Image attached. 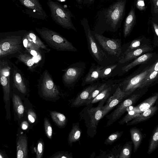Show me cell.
Returning a JSON list of instances; mask_svg holds the SVG:
<instances>
[{
    "mask_svg": "<svg viewBox=\"0 0 158 158\" xmlns=\"http://www.w3.org/2000/svg\"><path fill=\"white\" fill-rule=\"evenodd\" d=\"M127 2V0H117L99 11L93 31L101 35L106 31H117L125 15Z\"/></svg>",
    "mask_w": 158,
    "mask_h": 158,
    "instance_id": "1",
    "label": "cell"
},
{
    "mask_svg": "<svg viewBox=\"0 0 158 158\" xmlns=\"http://www.w3.org/2000/svg\"><path fill=\"white\" fill-rule=\"evenodd\" d=\"M154 62L151 64L149 62L141 64L131 74L124 78L116 80L125 98L139 89L142 81L152 69Z\"/></svg>",
    "mask_w": 158,
    "mask_h": 158,
    "instance_id": "2",
    "label": "cell"
},
{
    "mask_svg": "<svg viewBox=\"0 0 158 158\" xmlns=\"http://www.w3.org/2000/svg\"><path fill=\"white\" fill-rule=\"evenodd\" d=\"M81 23L86 35L89 51L98 64L105 67L117 63L109 58L99 47L92 33L87 19L83 18Z\"/></svg>",
    "mask_w": 158,
    "mask_h": 158,
    "instance_id": "3",
    "label": "cell"
},
{
    "mask_svg": "<svg viewBox=\"0 0 158 158\" xmlns=\"http://www.w3.org/2000/svg\"><path fill=\"white\" fill-rule=\"evenodd\" d=\"M35 29L41 38L52 48L58 51H77L71 43L56 32L45 27L36 28Z\"/></svg>",
    "mask_w": 158,
    "mask_h": 158,
    "instance_id": "4",
    "label": "cell"
},
{
    "mask_svg": "<svg viewBox=\"0 0 158 158\" xmlns=\"http://www.w3.org/2000/svg\"><path fill=\"white\" fill-rule=\"evenodd\" d=\"M47 4L51 18L56 23L65 29H72L77 32L72 20V18L75 17L69 9L58 2L52 0H48Z\"/></svg>",
    "mask_w": 158,
    "mask_h": 158,
    "instance_id": "5",
    "label": "cell"
},
{
    "mask_svg": "<svg viewBox=\"0 0 158 158\" xmlns=\"http://www.w3.org/2000/svg\"><path fill=\"white\" fill-rule=\"evenodd\" d=\"M91 32L100 48L111 59L118 62L122 54L121 39L109 38L92 31Z\"/></svg>",
    "mask_w": 158,
    "mask_h": 158,
    "instance_id": "6",
    "label": "cell"
},
{
    "mask_svg": "<svg viewBox=\"0 0 158 158\" xmlns=\"http://www.w3.org/2000/svg\"><path fill=\"white\" fill-rule=\"evenodd\" d=\"M148 90L147 88L138 89L128 95V98L122 102L110 114L106 116L108 119L106 126H109L119 119L129 107L135 104Z\"/></svg>",
    "mask_w": 158,
    "mask_h": 158,
    "instance_id": "7",
    "label": "cell"
},
{
    "mask_svg": "<svg viewBox=\"0 0 158 158\" xmlns=\"http://www.w3.org/2000/svg\"><path fill=\"white\" fill-rule=\"evenodd\" d=\"M40 89L42 95L47 98H55L60 94L59 89L54 82L49 72L45 70L39 82Z\"/></svg>",
    "mask_w": 158,
    "mask_h": 158,
    "instance_id": "8",
    "label": "cell"
},
{
    "mask_svg": "<svg viewBox=\"0 0 158 158\" xmlns=\"http://www.w3.org/2000/svg\"><path fill=\"white\" fill-rule=\"evenodd\" d=\"M85 63L80 62L70 65L64 71L62 77L64 85L70 86L76 83L84 73Z\"/></svg>",
    "mask_w": 158,
    "mask_h": 158,
    "instance_id": "9",
    "label": "cell"
},
{
    "mask_svg": "<svg viewBox=\"0 0 158 158\" xmlns=\"http://www.w3.org/2000/svg\"><path fill=\"white\" fill-rule=\"evenodd\" d=\"M26 8V13L30 17L40 20L45 19L46 12L39 0H18Z\"/></svg>",
    "mask_w": 158,
    "mask_h": 158,
    "instance_id": "10",
    "label": "cell"
},
{
    "mask_svg": "<svg viewBox=\"0 0 158 158\" xmlns=\"http://www.w3.org/2000/svg\"><path fill=\"white\" fill-rule=\"evenodd\" d=\"M156 56L155 52H152L145 53L133 60L131 62L123 66L119 71L117 75L122 76L135 67L142 64L149 63Z\"/></svg>",
    "mask_w": 158,
    "mask_h": 158,
    "instance_id": "11",
    "label": "cell"
},
{
    "mask_svg": "<svg viewBox=\"0 0 158 158\" xmlns=\"http://www.w3.org/2000/svg\"><path fill=\"white\" fill-rule=\"evenodd\" d=\"M125 98L123 93L118 86L113 94L108 99L107 102L102 108V118L108 112L113 109Z\"/></svg>",
    "mask_w": 158,
    "mask_h": 158,
    "instance_id": "12",
    "label": "cell"
},
{
    "mask_svg": "<svg viewBox=\"0 0 158 158\" xmlns=\"http://www.w3.org/2000/svg\"><path fill=\"white\" fill-rule=\"evenodd\" d=\"M154 48L151 44L146 45L123 56L118 62L123 64L128 63L143 54L147 52H152Z\"/></svg>",
    "mask_w": 158,
    "mask_h": 158,
    "instance_id": "13",
    "label": "cell"
},
{
    "mask_svg": "<svg viewBox=\"0 0 158 158\" xmlns=\"http://www.w3.org/2000/svg\"><path fill=\"white\" fill-rule=\"evenodd\" d=\"M158 59L154 62L152 69L147 76L142 81L139 89L151 87L158 82Z\"/></svg>",
    "mask_w": 158,
    "mask_h": 158,
    "instance_id": "14",
    "label": "cell"
},
{
    "mask_svg": "<svg viewBox=\"0 0 158 158\" xmlns=\"http://www.w3.org/2000/svg\"><path fill=\"white\" fill-rule=\"evenodd\" d=\"M150 44L151 42L150 39L144 35L135 39L125 45H123L122 56L132 50Z\"/></svg>",
    "mask_w": 158,
    "mask_h": 158,
    "instance_id": "15",
    "label": "cell"
},
{
    "mask_svg": "<svg viewBox=\"0 0 158 158\" xmlns=\"http://www.w3.org/2000/svg\"><path fill=\"white\" fill-rule=\"evenodd\" d=\"M104 66L92 63L89 71L82 79L81 86L91 84L96 82L100 78V73L101 69Z\"/></svg>",
    "mask_w": 158,
    "mask_h": 158,
    "instance_id": "16",
    "label": "cell"
},
{
    "mask_svg": "<svg viewBox=\"0 0 158 158\" xmlns=\"http://www.w3.org/2000/svg\"><path fill=\"white\" fill-rule=\"evenodd\" d=\"M104 103L100 102L97 107L87 109V112L90 117L89 127L94 130H96L98 122L102 118V108Z\"/></svg>",
    "mask_w": 158,
    "mask_h": 158,
    "instance_id": "17",
    "label": "cell"
},
{
    "mask_svg": "<svg viewBox=\"0 0 158 158\" xmlns=\"http://www.w3.org/2000/svg\"><path fill=\"white\" fill-rule=\"evenodd\" d=\"M118 84L116 80L105 88L92 100L88 102L86 105L92 104L98 102H105L106 100L111 96L115 91Z\"/></svg>",
    "mask_w": 158,
    "mask_h": 158,
    "instance_id": "18",
    "label": "cell"
},
{
    "mask_svg": "<svg viewBox=\"0 0 158 158\" xmlns=\"http://www.w3.org/2000/svg\"><path fill=\"white\" fill-rule=\"evenodd\" d=\"M101 83L96 82L90 84L84 89L73 101L72 106L78 107L85 104V101L92 91Z\"/></svg>",
    "mask_w": 158,
    "mask_h": 158,
    "instance_id": "19",
    "label": "cell"
},
{
    "mask_svg": "<svg viewBox=\"0 0 158 158\" xmlns=\"http://www.w3.org/2000/svg\"><path fill=\"white\" fill-rule=\"evenodd\" d=\"M136 16L135 8L131 6L124 22L123 33L124 38L128 36L136 23Z\"/></svg>",
    "mask_w": 158,
    "mask_h": 158,
    "instance_id": "20",
    "label": "cell"
},
{
    "mask_svg": "<svg viewBox=\"0 0 158 158\" xmlns=\"http://www.w3.org/2000/svg\"><path fill=\"white\" fill-rule=\"evenodd\" d=\"M123 64L118 62L103 68L100 73V79H108L117 75Z\"/></svg>",
    "mask_w": 158,
    "mask_h": 158,
    "instance_id": "21",
    "label": "cell"
},
{
    "mask_svg": "<svg viewBox=\"0 0 158 158\" xmlns=\"http://www.w3.org/2000/svg\"><path fill=\"white\" fill-rule=\"evenodd\" d=\"M158 109L157 106H152L141 113L139 116L126 123V126L136 124L148 119L156 114Z\"/></svg>",
    "mask_w": 158,
    "mask_h": 158,
    "instance_id": "22",
    "label": "cell"
},
{
    "mask_svg": "<svg viewBox=\"0 0 158 158\" xmlns=\"http://www.w3.org/2000/svg\"><path fill=\"white\" fill-rule=\"evenodd\" d=\"M158 98V93L152 94L150 97L133 108L138 112L141 113L153 106Z\"/></svg>",
    "mask_w": 158,
    "mask_h": 158,
    "instance_id": "23",
    "label": "cell"
},
{
    "mask_svg": "<svg viewBox=\"0 0 158 158\" xmlns=\"http://www.w3.org/2000/svg\"><path fill=\"white\" fill-rule=\"evenodd\" d=\"M27 139L23 135L20 136L17 143V157L26 158L28 156Z\"/></svg>",
    "mask_w": 158,
    "mask_h": 158,
    "instance_id": "24",
    "label": "cell"
},
{
    "mask_svg": "<svg viewBox=\"0 0 158 158\" xmlns=\"http://www.w3.org/2000/svg\"><path fill=\"white\" fill-rule=\"evenodd\" d=\"M131 139L133 144L134 152L138 149L143 139L142 133L138 128L134 127L130 130Z\"/></svg>",
    "mask_w": 158,
    "mask_h": 158,
    "instance_id": "25",
    "label": "cell"
},
{
    "mask_svg": "<svg viewBox=\"0 0 158 158\" xmlns=\"http://www.w3.org/2000/svg\"><path fill=\"white\" fill-rule=\"evenodd\" d=\"M12 102L14 109L18 118L21 119L23 116L24 108L20 97L16 94H13Z\"/></svg>",
    "mask_w": 158,
    "mask_h": 158,
    "instance_id": "26",
    "label": "cell"
},
{
    "mask_svg": "<svg viewBox=\"0 0 158 158\" xmlns=\"http://www.w3.org/2000/svg\"><path fill=\"white\" fill-rule=\"evenodd\" d=\"M29 40L36 46L43 50L45 53L49 52L50 50L41 41L37 35L33 32L30 31L27 35Z\"/></svg>",
    "mask_w": 158,
    "mask_h": 158,
    "instance_id": "27",
    "label": "cell"
},
{
    "mask_svg": "<svg viewBox=\"0 0 158 158\" xmlns=\"http://www.w3.org/2000/svg\"><path fill=\"white\" fill-rule=\"evenodd\" d=\"M158 146V125L154 128L149 140L148 154H151Z\"/></svg>",
    "mask_w": 158,
    "mask_h": 158,
    "instance_id": "28",
    "label": "cell"
},
{
    "mask_svg": "<svg viewBox=\"0 0 158 158\" xmlns=\"http://www.w3.org/2000/svg\"><path fill=\"white\" fill-rule=\"evenodd\" d=\"M78 123L73 124L72 128L69 134L68 142L70 145L73 143L78 141L81 137V131Z\"/></svg>",
    "mask_w": 158,
    "mask_h": 158,
    "instance_id": "29",
    "label": "cell"
},
{
    "mask_svg": "<svg viewBox=\"0 0 158 158\" xmlns=\"http://www.w3.org/2000/svg\"><path fill=\"white\" fill-rule=\"evenodd\" d=\"M114 81L113 80H109L101 84L91 93L85 102L84 105L92 100L105 88L110 85Z\"/></svg>",
    "mask_w": 158,
    "mask_h": 158,
    "instance_id": "30",
    "label": "cell"
},
{
    "mask_svg": "<svg viewBox=\"0 0 158 158\" xmlns=\"http://www.w3.org/2000/svg\"><path fill=\"white\" fill-rule=\"evenodd\" d=\"M50 114L53 121L58 126L62 127L65 125L67 119L64 114L56 111H50Z\"/></svg>",
    "mask_w": 158,
    "mask_h": 158,
    "instance_id": "31",
    "label": "cell"
},
{
    "mask_svg": "<svg viewBox=\"0 0 158 158\" xmlns=\"http://www.w3.org/2000/svg\"><path fill=\"white\" fill-rule=\"evenodd\" d=\"M132 147L131 142L130 141L127 142L122 147L118 158H130L131 154Z\"/></svg>",
    "mask_w": 158,
    "mask_h": 158,
    "instance_id": "32",
    "label": "cell"
},
{
    "mask_svg": "<svg viewBox=\"0 0 158 158\" xmlns=\"http://www.w3.org/2000/svg\"><path fill=\"white\" fill-rule=\"evenodd\" d=\"M140 114L133 108L118 123L119 124L123 125L127 123L139 116Z\"/></svg>",
    "mask_w": 158,
    "mask_h": 158,
    "instance_id": "33",
    "label": "cell"
},
{
    "mask_svg": "<svg viewBox=\"0 0 158 158\" xmlns=\"http://www.w3.org/2000/svg\"><path fill=\"white\" fill-rule=\"evenodd\" d=\"M15 85L18 90L23 94H25L27 91L25 85L23 82L20 74L17 73L14 78Z\"/></svg>",
    "mask_w": 158,
    "mask_h": 158,
    "instance_id": "34",
    "label": "cell"
},
{
    "mask_svg": "<svg viewBox=\"0 0 158 158\" xmlns=\"http://www.w3.org/2000/svg\"><path fill=\"white\" fill-rule=\"evenodd\" d=\"M158 19L153 17L151 21V24L153 32L154 34L153 45L155 47L158 45Z\"/></svg>",
    "mask_w": 158,
    "mask_h": 158,
    "instance_id": "35",
    "label": "cell"
},
{
    "mask_svg": "<svg viewBox=\"0 0 158 158\" xmlns=\"http://www.w3.org/2000/svg\"><path fill=\"white\" fill-rule=\"evenodd\" d=\"M123 132V131H117L112 133L108 136L105 140L104 144H112L121 137Z\"/></svg>",
    "mask_w": 158,
    "mask_h": 158,
    "instance_id": "36",
    "label": "cell"
},
{
    "mask_svg": "<svg viewBox=\"0 0 158 158\" xmlns=\"http://www.w3.org/2000/svg\"><path fill=\"white\" fill-rule=\"evenodd\" d=\"M122 145H117L113 147L107 154L105 158H118L120 151L122 148Z\"/></svg>",
    "mask_w": 158,
    "mask_h": 158,
    "instance_id": "37",
    "label": "cell"
},
{
    "mask_svg": "<svg viewBox=\"0 0 158 158\" xmlns=\"http://www.w3.org/2000/svg\"><path fill=\"white\" fill-rule=\"evenodd\" d=\"M44 125L46 134L50 139H51L52 135V129L48 120L46 118H44Z\"/></svg>",
    "mask_w": 158,
    "mask_h": 158,
    "instance_id": "38",
    "label": "cell"
},
{
    "mask_svg": "<svg viewBox=\"0 0 158 158\" xmlns=\"http://www.w3.org/2000/svg\"><path fill=\"white\" fill-rule=\"evenodd\" d=\"M151 12L153 17L158 19V0H150Z\"/></svg>",
    "mask_w": 158,
    "mask_h": 158,
    "instance_id": "39",
    "label": "cell"
},
{
    "mask_svg": "<svg viewBox=\"0 0 158 158\" xmlns=\"http://www.w3.org/2000/svg\"><path fill=\"white\" fill-rule=\"evenodd\" d=\"M134 8L135 7L140 11H145L146 7L145 6L144 0H134Z\"/></svg>",
    "mask_w": 158,
    "mask_h": 158,
    "instance_id": "40",
    "label": "cell"
},
{
    "mask_svg": "<svg viewBox=\"0 0 158 158\" xmlns=\"http://www.w3.org/2000/svg\"><path fill=\"white\" fill-rule=\"evenodd\" d=\"M10 42L5 41L1 44V48L6 54L10 52L15 47H13Z\"/></svg>",
    "mask_w": 158,
    "mask_h": 158,
    "instance_id": "41",
    "label": "cell"
},
{
    "mask_svg": "<svg viewBox=\"0 0 158 158\" xmlns=\"http://www.w3.org/2000/svg\"><path fill=\"white\" fill-rule=\"evenodd\" d=\"M44 143L42 140L39 141L37 145L36 152V157L41 158L42 157L44 152Z\"/></svg>",
    "mask_w": 158,
    "mask_h": 158,
    "instance_id": "42",
    "label": "cell"
},
{
    "mask_svg": "<svg viewBox=\"0 0 158 158\" xmlns=\"http://www.w3.org/2000/svg\"><path fill=\"white\" fill-rule=\"evenodd\" d=\"M51 158H71L72 155L68 152H59L52 155Z\"/></svg>",
    "mask_w": 158,
    "mask_h": 158,
    "instance_id": "43",
    "label": "cell"
},
{
    "mask_svg": "<svg viewBox=\"0 0 158 158\" xmlns=\"http://www.w3.org/2000/svg\"><path fill=\"white\" fill-rule=\"evenodd\" d=\"M28 118L29 121L33 123L35 121L36 116L35 113L31 109H29L28 111Z\"/></svg>",
    "mask_w": 158,
    "mask_h": 158,
    "instance_id": "44",
    "label": "cell"
},
{
    "mask_svg": "<svg viewBox=\"0 0 158 158\" xmlns=\"http://www.w3.org/2000/svg\"><path fill=\"white\" fill-rule=\"evenodd\" d=\"M25 60L27 65L29 68L31 69V68L33 66L34 67L35 63L32 57L27 56L25 57Z\"/></svg>",
    "mask_w": 158,
    "mask_h": 158,
    "instance_id": "45",
    "label": "cell"
},
{
    "mask_svg": "<svg viewBox=\"0 0 158 158\" xmlns=\"http://www.w3.org/2000/svg\"><path fill=\"white\" fill-rule=\"evenodd\" d=\"M0 73L4 76L7 77L10 75V71L7 69H4L1 71Z\"/></svg>",
    "mask_w": 158,
    "mask_h": 158,
    "instance_id": "46",
    "label": "cell"
},
{
    "mask_svg": "<svg viewBox=\"0 0 158 158\" xmlns=\"http://www.w3.org/2000/svg\"><path fill=\"white\" fill-rule=\"evenodd\" d=\"M94 1L95 0H83L82 5H91L94 3Z\"/></svg>",
    "mask_w": 158,
    "mask_h": 158,
    "instance_id": "47",
    "label": "cell"
},
{
    "mask_svg": "<svg viewBox=\"0 0 158 158\" xmlns=\"http://www.w3.org/2000/svg\"><path fill=\"white\" fill-rule=\"evenodd\" d=\"M28 127L27 123L26 121L23 122L22 125V128L23 130H25Z\"/></svg>",
    "mask_w": 158,
    "mask_h": 158,
    "instance_id": "48",
    "label": "cell"
},
{
    "mask_svg": "<svg viewBox=\"0 0 158 158\" xmlns=\"http://www.w3.org/2000/svg\"><path fill=\"white\" fill-rule=\"evenodd\" d=\"M75 1L80 8H81V5L83 4V0H75Z\"/></svg>",
    "mask_w": 158,
    "mask_h": 158,
    "instance_id": "49",
    "label": "cell"
},
{
    "mask_svg": "<svg viewBox=\"0 0 158 158\" xmlns=\"http://www.w3.org/2000/svg\"><path fill=\"white\" fill-rule=\"evenodd\" d=\"M6 54L3 51L2 49L0 48V56L4 55Z\"/></svg>",
    "mask_w": 158,
    "mask_h": 158,
    "instance_id": "50",
    "label": "cell"
},
{
    "mask_svg": "<svg viewBox=\"0 0 158 158\" xmlns=\"http://www.w3.org/2000/svg\"><path fill=\"white\" fill-rule=\"evenodd\" d=\"M4 157V155L2 153L0 152V158H3Z\"/></svg>",
    "mask_w": 158,
    "mask_h": 158,
    "instance_id": "51",
    "label": "cell"
},
{
    "mask_svg": "<svg viewBox=\"0 0 158 158\" xmlns=\"http://www.w3.org/2000/svg\"><path fill=\"white\" fill-rule=\"evenodd\" d=\"M105 0H101V1H105Z\"/></svg>",
    "mask_w": 158,
    "mask_h": 158,
    "instance_id": "52",
    "label": "cell"
}]
</instances>
